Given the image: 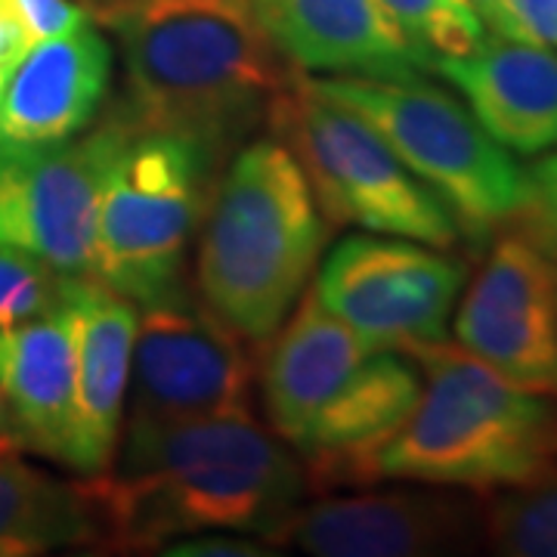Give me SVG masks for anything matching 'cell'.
Returning <instances> with one entry per match:
<instances>
[{
    "instance_id": "1",
    "label": "cell",
    "mask_w": 557,
    "mask_h": 557,
    "mask_svg": "<svg viewBox=\"0 0 557 557\" xmlns=\"http://www.w3.org/2000/svg\"><path fill=\"white\" fill-rule=\"evenodd\" d=\"M97 555H152L174 539L230 530L276 545L310 493L292 446L245 416L131 421L112 465L81 480ZM282 548V545H278Z\"/></svg>"
},
{
    "instance_id": "2",
    "label": "cell",
    "mask_w": 557,
    "mask_h": 557,
    "mask_svg": "<svg viewBox=\"0 0 557 557\" xmlns=\"http://www.w3.org/2000/svg\"><path fill=\"white\" fill-rule=\"evenodd\" d=\"M124 62L121 119L183 134L230 159L298 69L276 53L251 0H94Z\"/></svg>"
},
{
    "instance_id": "3",
    "label": "cell",
    "mask_w": 557,
    "mask_h": 557,
    "mask_svg": "<svg viewBox=\"0 0 557 557\" xmlns=\"http://www.w3.org/2000/svg\"><path fill=\"white\" fill-rule=\"evenodd\" d=\"M325 226L295 156L273 137L242 143L205 208L196 292L242 341L263 347L313 276Z\"/></svg>"
},
{
    "instance_id": "4",
    "label": "cell",
    "mask_w": 557,
    "mask_h": 557,
    "mask_svg": "<svg viewBox=\"0 0 557 557\" xmlns=\"http://www.w3.org/2000/svg\"><path fill=\"white\" fill-rule=\"evenodd\" d=\"M424 391L379 453V480L493 496L557 478V397L530 394L446 341L409 344Z\"/></svg>"
},
{
    "instance_id": "5",
    "label": "cell",
    "mask_w": 557,
    "mask_h": 557,
    "mask_svg": "<svg viewBox=\"0 0 557 557\" xmlns=\"http://www.w3.org/2000/svg\"><path fill=\"white\" fill-rule=\"evenodd\" d=\"M263 124L295 156L329 226L359 223L440 251L461 239L446 201L403 164L369 121L325 97L310 75L295 72Z\"/></svg>"
},
{
    "instance_id": "6",
    "label": "cell",
    "mask_w": 557,
    "mask_h": 557,
    "mask_svg": "<svg viewBox=\"0 0 557 557\" xmlns=\"http://www.w3.org/2000/svg\"><path fill=\"white\" fill-rule=\"evenodd\" d=\"M223 164L199 139L131 127L102 186L94 276L134 304L177 288Z\"/></svg>"
},
{
    "instance_id": "7",
    "label": "cell",
    "mask_w": 557,
    "mask_h": 557,
    "mask_svg": "<svg viewBox=\"0 0 557 557\" xmlns=\"http://www.w3.org/2000/svg\"><path fill=\"white\" fill-rule=\"evenodd\" d=\"M391 143L403 164L453 211L468 239H490L523 201V168L471 109L424 78H310Z\"/></svg>"
},
{
    "instance_id": "8",
    "label": "cell",
    "mask_w": 557,
    "mask_h": 557,
    "mask_svg": "<svg viewBox=\"0 0 557 557\" xmlns=\"http://www.w3.org/2000/svg\"><path fill=\"white\" fill-rule=\"evenodd\" d=\"M127 387L131 421L245 416L255 362L239 335L183 278L177 288L137 304Z\"/></svg>"
},
{
    "instance_id": "9",
    "label": "cell",
    "mask_w": 557,
    "mask_h": 557,
    "mask_svg": "<svg viewBox=\"0 0 557 557\" xmlns=\"http://www.w3.org/2000/svg\"><path fill=\"white\" fill-rule=\"evenodd\" d=\"M127 131L131 124L115 112L60 143L0 146V242L60 276H94L102 186Z\"/></svg>"
},
{
    "instance_id": "10",
    "label": "cell",
    "mask_w": 557,
    "mask_h": 557,
    "mask_svg": "<svg viewBox=\"0 0 557 557\" xmlns=\"http://www.w3.org/2000/svg\"><path fill=\"white\" fill-rule=\"evenodd\" d=\"M465 263L399 236H347L319 270L317 298L375 350L446 341Z\"/></svg>"
},
{
    "instance_id": "11",
    "label": "cell",
    "mask_w": 557,
    "mask_h": 557,
    "mask_svg": "<svg viewBox=\"0 0 557 557\" xmlns=\"http://www.w3.org/2000/svg\"><path fill=\"white\" fill-rule=\"evenodd\" d=\"M461 350L530 394L557 397V263L511 226L461 298Z\"/></svg>"
},
{
    "instance_id": "12",
    "label": "cell",
    "mask_w": 557,
    "mask_h": 557,
    "mask_svg": "<svg viewBox=\"0 0 557 557\" xmlns=\"http://www.w3.org/2000/svg\"><path fill=\"white\" fill-rule=\"evenodd\" d=\"M300 505L276 536L317 557H428L483 542L480 508L449 486L418 483Z\"/></svg>"
},
{
    "instance_id": "13",
    "label": "cell",
    "mask_w": 557,
    "mask_h": 557,
    "mask_svg": "<svg viewBox=\"0 0 557 557\" xmlns=\"http://www.w3.org/2000/svg\"><path fill=\"white\" fill-rule=\"evenodd\" d=\"M424 391L421 369L403 350H372L304 434L295 456L310 493L362 490L379 483V453L416 412Z\"/></svg>"
},
{
    "instance_id": "14",
    "label": "cell",
    "mask_w": 557,
    "mask_h": 557,
    "mask_svg": "<svg viewBox=\"0 0 557 557\" xmlns=\"http://www.w3.org/2000/svg\"><path fill=\"white\" fill-rule=\"evenodd\" d=\"M276 53L304 75L409 81L431 72L381 0H251Z\"/></svg>"
},
{
    "instance_id": "15",
    "label": "cell",
    "mask_w": 557,
    "mask_h": 557,
    "mask_svg": "<svg viewBox=\"0 0 557 557\" xmlns=\"http://www.w3.org/2000/svg\"><path fill=\"white\" fill-rule=\"evenodd\" d=\"M112 84V47L87 20L35 40L10 65L0 90V146H47L84 134Z\"/></svg>"
},
{
    "instance_id": "16",
    "label": "cell",
    "mask_w": 557,
    "mask_h": 557,
    "mask_svg": "<svg viewBox=\"0 0 557 557\" xmlns=\"http://www.w3.org/2000/svg\"><path fill=\"white\" fill-rule=\"evenodd\" d=\"M75 344V446L72 471L102 474L119 453L137 304L121 298L97 276H65Z\"/></svg>"
},
{
    "instance_id": "17",
    "label": "cell",
    "mask_w": 557,
    "mask_h": 557,
    "mask_svg": "<svg viewBox=\"0 0 557 557\" xmlns=\"http://www.w3.org/2000/svg\"><path fill=\"white\" fill-rule=\"evenodd\" d=\"M263 347L260 394L267 421L270 431L292 449L310 431L319 412L344 394L362 359L375 350L335 317L317 292L300 295Z\"/></svg>"
},
{
    "instance_id": "18",
    "label": "cell",
    "mask_w": 557,
    "mask_h": 557,
    "mask_svg": "<svg viewBox=\"0 0 557 557\" xmlns=\"http://www.w3.org/2000/svg\"><path fill=\"white\" fill-rule=\"evenodd\" d=\"M431 72L465 97L483 131L518 156L557 146V53L552 47L490 35L468 57L434 60Z\"/></svg>"
},
{
    "instance_id": "19",
    "label": "cell",
    "mask_w": 557,
    "mask_h": 557,
    "mask_svg": "<svg viewBox=\"0 0 557 557\" xmlns=\"http://www.w3.org/2000/svg\"><path fill=\"white\" fill-rule=\"evenodd\" d=\"M0 397L20 453L72 468L75 446V344L62 298L40 317L0 329Z\"/></svg>"
},
{
    "instance_id": "20",
    "label": "cell",
    "mask_w": 557,
    "mask_h": 557,
    "mask_svg": "<svg viewBox=\"0 0 557 557\" xmlns=\"http://www.w3.org/2000/svg\"><path fill=\"white\" fill-rule=\"evenodd\" d=\"M94 515L81 483L50 478L25 458L0 453V557L94 548Z\"/></svg>"
},
{
    "instance_id": "21",
    "label": "cell",
    "mask_w": 557,
    "mask_h": 557,
    "mask_svg": "<svg viewBox=\"0 0 557 557\" xmlns=\"http://www.w3.org/2000/svg\"><path fill=\"white\" fill-rule=\"evenodd\" d=\"M483 542L511 557H557V478L493 493L480 508Z\"/></svg>"
},
{
    "instance_id": "22",
    "label": "cell",
    "mask_w": 557,
    "mask_h": 557,
    "mask_svg": "<svg viewBox=\"0 0 557 557\" xmlns=\"http://www.w3.org/2000/svg\"><path fill=\"white\" fill-rule=\"evenodd\" d=\"M381 7L431 62L468 57L486 38L468 0H381Z\"/></svg>"
},
{
    "instance_id": "23",
    "label": "cell",
    "mask_w": 557,
    "mask_h": 557,
    "mask_svg": "<svg viewBox=\"0 0 557 557\" xmlns=\"http://www.w3.org/2000/svg\"><path fill=\"white\" fill-rule=\"evenodd\" d=\"M62 278L35 255L0 242V329L47 313L62 298Z\"/></svg>"
},
{
    "instance_id": "24",
    "label": "cell",
    "mask_w": 557,
    "mask_h": 557,
    "mask_svg": "<svg viewBox=\"0 0 557 557\" xmlns=\"http://www.w3.org/2000/svg\"><path fill=\"white\" fill-rule=\"evenodd\" d=\"M508 226L557 263V146L523 168V201Z\"/></svg>"
},
{
    "instance_id": "25",
    "label": "cell",
    "mask_w": 557,
    "mask_h": 557,
    "mask_svg": "<svg viewBox=\"0 0 557 557\" xmlns=\"http://www.w3.org/2000/svg\"><path fill=\"white\" fill-rule=\"evenodd\" d=\"M282 552L267 539H255L248 533H230V530H208L193 536L174 539L161 548L168 557H270Z\"/></svg>"
},
{
    "instance_id": "26",
    "label": "cell",
    "mask_w": 557,
    "mask_h": 557,
    "mask_svg": "<svg viewBox=\"0 0 557 557\" xmlns=\"http://www.w3.org/2000/svg\"><path fill=\"white\" fill-rule=\"evenodd\" d=\"M518 40L557 50V0H505Z\"/></svg>"
},
{
    "instance_id": "27",
    "label": "cell",
    "mask_w": 557,
    "mask_h": 557,
    "mask_svg": "<svg viewBox=\"0 0 557 557\" xmlns=\"http://www.w3.org/2000/svg\"><path fill=\"white\" fill-rule=\"evenodd\" d=\"M32 47L20 20V0H0V62L13 65Z\"/></svg>"
},
{
    "instance_id": "28",
    "label": "cell",
    "mask_w": 557,
    "mask_h": 557,
    "mask_svg": "<svg viewBox=\"0 0 557 557\" xmlns=\"http://www.w3.org/2000/svg\"><path fill=\"white\" fill-rule=\"evenodd\" d=\"M474 7V13L483 22V28L490 35H498V38H511L518 40V32H515V22L508 16V7L505 0H468Z\"/></svg>"
},
{
    "instance_id": "29",
    "label": "cell",
    "mask_w": 557,
    "mask_h": 557,
    "mask_svg": "<svg viewBox=\"0 0 557 557\" xmlns=\"http://www.w3.org/2000/svg\"><path fill=\"white\" fill-rule=\"evenodd\" d=\"M20 453V443L13 437V428H10V418H7V406H3V397H0V453Z\"/></svg>"
},
{
    "instance_id": "30",
    "label": "cell",
    "mask_w": 557,
    "mask_h": 557,
    "mask_svg": "<svg viewBox=\"0 0 557 557\" xmlns=\"http://www.w3.org/2000/svg\"><path fill=\"white\" fill-rule=\"evenodd\" d=\"M7 72H10V65H7V62H0V90H3V81H7Z\"/></svg>"
},
{
    "instance_id": "31",
    "label": "cell",
    "mask_w": 557,
    "mask_h": 557,
    "mask_svg": "<svg viewBox=\"0 0 557 557\" xmlns=\"http://www.w3.org/2000/svg\"><path fill=\"white\" fill-rule=\"evenodd\" d=\"M90 3H94V0H90Z\"/></svg>"
}]
</instances>
